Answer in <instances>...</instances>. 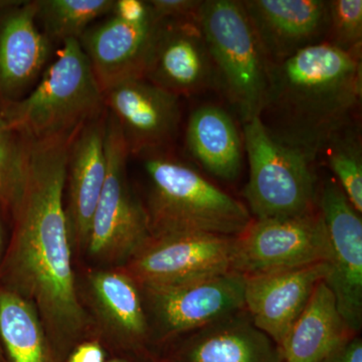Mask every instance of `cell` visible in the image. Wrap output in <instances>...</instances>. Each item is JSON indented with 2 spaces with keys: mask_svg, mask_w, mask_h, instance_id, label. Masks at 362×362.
Masks as SVG:
<instances>
[{
  "mask_svg": "<svg viewBox=\"0 0 362 362\" xmlns=\"http://www.w3.org/2000/svg\"><path fill=\"white\" fill-rule=\"evenodd\" d=\"M106 109L78 129L71 140L66 164V218L71 240L87 247L90 221L107 176Z\"/></svg>",
  "mask_w": 362,
  "mask_h": 362,
  "instance_id": "17",
  "label": "cell"
},
{
  "mask_svg": "<svg viewBox=\"0 0 362 362\" xmlns=\"http://www.w3.org/2000/svg\"><path fill=\"white\" fill-rule=\"evenodd\" d=\"M111 362H120V361H111Z\"/></svg>",
  "mask_w": 362,
  "mask_h": 362,
  "instance_id": "34",
  "label": "cell"
},
{
  "mask_svg": "<svg viewBox=\"0 0 362 362\" xmlns=\"http://www.w3.org/2000/svg\"><path fill=\"white\" fill-rule=\"evenodd\" d=\"M322 362H362V340L358 334L340 343Z\"/></svg>",
  "mask_w": 362,
  "mask_h": 362,
  "instance_id": "30",
  "label": "cell"
},
{
  "mask_svg": "<svg viewBox=\"0 0 362 362\" xmlns=\"http://www.w3.org/2000/svg\"><path fill=\"white\" fill-rule=\"evenodd\" d=\"M321 154L327 159L338 185L350 204L361 214L362 150L357 126L351 123L335 133L326 143Z\"/></svg>",
  "mask_w": 362,
  "mask_h": 362,
  "instance_id": "25",
  "label": "cell"
},
{
  "mask_svg": "<svg viewBox=\"0 0 362 362\" xmlns=\"http://www.w3.org/2000/svg\"><path fill=\"white\" fill-rule=\"evenodd\" d=\"M326 42L342 51L361 56V0L328 1V32Z\"/></svg>",
  "mask_w": 362,
  "mask_h": 362,
  "instance_id": "27",
  "label": "cell"
},
{
  "mask_svg": "<svg viewBox=\"0 0 362 362\" xmlns=\"http://www.w3.org/2000/svg\"><path fill=\"white\" fill-rule=\"evenodd\" d=\"M8 129V126L2 116L0 115V133L4 132V130Z\"/></svg>",
  "mask_w": 362,
  "mask_h": 362,
  "instance_id": "32",
  "label": "cell"
},
{
  "mask_svg": "<svg viewBox=\"0 0 362 362\" xmlns=\"http://www.w3.org/2000/svg\"><path fill=\"white\" fill-rule=\"evenodd\" d=\"M0 338L11 362H47L42 324L33 304L0 289Z\"/></svg>",
  "mask_w": 362,
  "mask_h": 362,
  "instance_id": "23",
  "label": "cell"
},
{
  "mask_svg": "<svg viewBox=\"0 0 362 362\" xmlns=\"http://www.w3.org/2000/svg\"><path fill=\"white\" fill-rule=\"evenodd\" d=\"M2 247H4V230H2L1 223H0V257L2 254Z\"/></svg>",
  "mask_w": 362,
  "mask_h": 362,
  "instance_id": "33",
  "label": "cell"
},
{
  "mask_svg": "<svg viewBox=\"0 0 362 362\" xmlns=\"http://www.w3.org/2000/svg\"><path fill=\"white\" fill-rule=\"evenodd\" d=\"M152 13L158 20H188L199 16V0H150Z\"/></svg>",
  "mask_w": 362,
  "mask_h": 362,
  "instance_id": "28",
  "label": "cell"
},
{
  "mask_svg": "<svg viewBox=\"0 0 362 362\" xmlns=\"http://www.w3.org/2000/svg\"><path fill=\"white\" fill-rule=\"evenodd\" d=\"M329 257L323 282L337 301L338 311L352 332L362 326V221L337 180H326L317 194Z\"/></svg>",
  "mask_w": 362,
  "mask_h": 362,
  "instance_id": "11",
  "label": "cell"
},
{
  "mask_svg": "<svg viewBox=\"0 0 362 362\" xmlns=\"http://www.w3.org/2000/svg\"><path fill=\"white\" fill-rule=\"evenodd\" d=\"M110 16L130 23H141L153 16L148 1L142 0H114Z\"/></svg>",
  "mask_w": 362,
  "mask_h": 362,
  "instance_id": "29",
  "label": "cell"
},
{
  "mask_svg": "<svg viewBox=\"0 0 362 362\" xmlns=\"http://www.w3.org/2000/svg\"><path fill=\"white\" fill-rule=\"evenodd\" d=\"M361 96V56L322 42L269 64L258 117L274 139L313 162L352 123Z\"/></svg>",
  "mask_w": 362,
  "mask_h": 362,
  "instance_id": "2",
  "label": "cell"
},
{
  "mask_svg": "<svg viewBox=\"0 0 362 362\" xmlns=\"http://www.w3.org/2000/svg\"><path fill=\"white\" fill-rule=\"evenodd\" d=\"M93 294L105 318L131 342L149 338L140 288L122 271L98 272L90 277Z\"/></svg>",
  "mask_w": 362,
  "mask_h": 362,
  "instance_id": "22",
  "label": "cell"
},
{
  "mask_svg": "<svg viewBox=\"0 0 362 362\" xmlns=\"http://www.w3.org/2000/svg\"><path fill=\"white\" fill-rule=\"evenodd\" d=\"M329 244L318 206L287 218L252 220L235 238L233 271L261 275L327 263Z\"/></svg>",
  "mask_w": 362,
  "mask_h": 362,
  "instance_id": "8",
  "label": "cell"
},
{
  "mask_svg": "<svg viewBox=\"0 0 362 362\" xmlns=\"http://www.w3.org/2000/svg\"><path fill=\"white\" fill-rule=\"evenodd\" d=\"M30 138L18 131L0 133V204L13 211L28 175Z\"/></svg>",
  "mask_w": 362,
  "mask_h": 362,
  "instance_id": "26",
  "label": "cell"
},
{
  "mask_svg": "<svg viewBox=\"0 0 362 362\" xmlns=\"http://www.w3.org/2000/svg\"><path fill=\"white\" fill-rule=\"evenodd\" d=\"M105 110L103 90L78 40L59 45L33 90L0 112L30 139L73 134Z\"/></svg>",
  "mask_w": 362,
  "mask_h": 362,
  "instance_id": "4",
  "label": "cell"
},
{
  "mask_svg": "<svg viewBox=\"0 0 362 362\" xmlns=\"http://www.w3.org/2000/svg\"><path fill=\"white\" fill-rule=\"evenodd\" d=\"M106 153V180L90 221L87 247L95 258L127 262L151 235L145 207L133 195L128 183L127 145L109 113Z\"/></svg>",
  "mask_w": 362,
  "mask_h": 362,
  "instance_id": "7",
  "label": "cell"
},
{
  "mask_svg": "<svg viewBox=\"0 0 362 362\" xmlns=\"http://www.w3.org/2000/svg\"><path fill=\"white\" fill-rule=\"evenodd\" d=\"M242 4L270 63L326 42L325 0H247Z\"/></svg>",
  "mask_w": 362,
  "mask_h": 362,
  "instance_id": "16",
  "label": "cell"
},
{
  "mask_svg": "<svg viewBox=\"0 0 362 362\" xmlns=\"http://www.w3.org/2000/svg\"><path fill=\"white\" fill-rule=\"evenodd\" d=\"M103 349L98 343L88 342L80 345L69 358L68 362H104Z\"/></svg>",
  "mask_w": 362,
  "mask_h": 362,
  "instance_id": "31",
  "label": "cell"
},
{
  "mask_svg": "<svg viewBox=\"0 0 362 362\" xmlns=\"http://www.w3.org/2000/svg\"><path fill=\"white\" fill-rule=\"evenodd\" d=\"M354 335L322 281L281 346L283 362H322L335 347Z\"/></svg>",
  "mask_w": 362,
  "mask_h": 362,
  "instance_id": "21",
  "label": "cell"
},
{
  "mask_svg": "<svg viewBox=\"0 0 362 362\" xmlns=\"http://www.w3.org/2000/svg\"><path fill=\"white\" fill-rule=\"evenodd\" d=\"M159 20L126 23L111 16L95 23L78 39L101 90L143 78Z\"/></svg>",
  "mask_w": 362,
  "mask_h": 362,
  "instance_id": "18",
  "label": "cell"
},
{
  "mask_svg": "<svg viewBox=\"0 0 362 362\" xmlns=\"http://www.w3.org/2000/svg\"><path fill=\"white\" fill-rule=\"evenodd\" d=\"M173 362H283V352L243 309L185 335Z\"/></svg>",
  "mask_w": 362,
  "mask_h": 362,
  "instance_id": "19",
  "label": "cell"
},
{
  "mask_svg": "<svg viewBox=\"0 0 362 362\" xmlns=\"http://www.w3.org/2000/svg\"><path fill=\"white\" fill-rule=\"evenodd\" d=\"M150 333L160 340L187 335L245 309V277L230 272L180 284L139 287Z\"/></svg>",
  "mask_w": 362,
  "mask_h": 362,
  "instance_id": "9",
  "label": "cell"
},
{
  "mask_svg": "<svg viewBox=\"0 0 362 362\" xmlns=\"http://www.w3.org/2000/svg\"><path fill=\"white\" fill-rule=\"evenodd\" d=\"M103 94L105 109L118 124L130 156L159 152L175 139L180 97L144 78L124 81Z\"/></svg>",
  "mask_w": 362,
  "mask_h": 362,
  "instance_id": "12",
  "label": "cell"
},
{
  "mask_svg": "<svg viewBox=\"0 0 362 362\" xmlns=\"http://www.w3.org/2000/svg\"><path fill=\"white\" fill-rule=\"evenodd\" d=\"M235 238L211 235L150 238L120 271L129 276L138 287L216 277L233 272Z\"/></svg>",
  "mask_w": 362,
  "mask_h": 362,
  "instance_id": "10",
  "label": "cell"
},
{
  "mask_svg": "<svg viewBox=\"0 0 362 362\" xmlns=\"http://www.w3.org/2000/svg\"><path fill=\"white\" fill-rule=\"evenodd\" d=\"M220 86L243 124L258 117L268 88L269 62L242 1L206 0L197 16Z\"/></svg>",
  "mask_w": 362,
  "mask_h": 362,
  "instance_id": "5",
  "label": "cell"
},
{
  "mask_svg": "<svg viewBox=\"0 0 362 362\" xmlns=\"http://www.w3.org/2000/svg\"><path fill=\"white\" fill-rule=\"evenodd\" d=\"M37 23L52 45L80 39L97 20L110 16L114 0H35Z\"/></svg>",
  "mask_w": 362,
  "mask_h": 362,
  "instance_id": "24",
  "label": "cell"
},
{
  "mask_svg": "<svg viewBox=\"0 0 362 362\" xmlns=\"http://www.w3.org/2000/svg\"><path fill=\"white\" fill-rule=\"evenodd\" d=\"M327 271V263H320L244 276L245 310L255 325L281 347Z\"/></svg>",
  "mask_w": 362,
  "mask_h": 362,
  "instance_id": "15",
  "label": "cell"
},
{
  "mask_svg": "<svg viewBox=\"0 0 362 362\" xmlns=\"http://www.w3.org/2000/svg\"><path fill=\"white\" fill-rule=\"evenodd\" d=\"M188 152L209 175L233 181L243 166V140L228 112L214 105L195 109L188 119Z\"/></svg>",
  "mask_w": 362,
  "mask_h": 362,
  "instance_id": "20",
  "label": "cell"
},
{
  "mask_svg": "<svg viewBox=\"0 0 362 362\" xmlns=\"http://www.w3.org/2000/svg\"><path fill=\"white\" fill-rule=\"evenodd\" d=\"M54 51L37 25L35 0H0V112L33 90Z\"/></svg>",
  "mask_w": 362,
  "mask_h": 362,
  "instance_id": "13",
  "label": "cell"
},
{
  "mask_svg": "<svg viewBox=\"0 0 362 362\" xmlns=\"http://www.w3.org/2000/svg\"><path fill=\"white\" fill-rule=\"evenodd\" d=\"M143 78L180 98L216 86L213 61L197 18L159 20Z\"/></svg>",
  "mask_w": 362,
  "mask_h": 362,
  "instance_id": "14",
  "label": "cell"
},
{
  "mask_svg": "<svg viewBox=\"0 0 362 362\" xmlns=\"http://www.w3.org/2000/svg\"><path fill=\"white\" fill-rule=\"evenodd\" d=\"M145 207L151 238L171 235L239 237L254 218L242 202L192 166L159 152L145 154Z\"/></svg>",
  "mask_w": 362,
  "mask_h": 362,
  "instance_id": "3",
  "label": "cell"
},
{
  "mask_svg": "<svg viewBox=\"0 0 362 362\" xmlns=\"http://www.w3.org/2000/svg\"><path fill=\"white\" fill-rule=\"evenodd\" d=\"M244 145L250 168L244 195L254 220L316 209V180L309 159L274 139L259 117L244 124Z\"/></svg>",
  "mask_w": 362,
  "mask_h": 362,
  "instance_id": "6",
  "label": "cell"
},
{
  "mask_svg": "<svg viewBox=\"0 0 362 362\" xmlns=\"http://www.w3.org/2000/svg\"><path fill=\"white\" fill-rule=\"evenodd\" d=\"M76 133L30 139L25 187L11 211L14 230L6 263L11 290L33 300L49 327L66 337L86 324L71 267L65 199L69 149Z\"/></svg>",
  "mask_w": 362,
  "mask_h": 362,
  "instance_id": "1",
  "label": "cell"
}]
</instances>
